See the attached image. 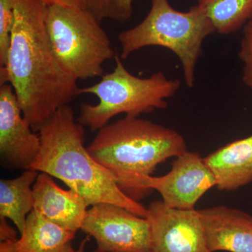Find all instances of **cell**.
<instances>
[{"mask_svg": "<svg viewBox=\"0 0 252 252\" xmlns=\"http://www.w3.org/2000/svg\"><path fill=\"white\" fill-rule=\"evenodd\" d=\"M46 5L18 0L7 62L0 67V84L12 86L23 117L32 129L77 95V81L54 54L46 30Z\"/></svg>", "mask_w": 252, "mask_h": 252, "instance_id": "obj_1", "label": "cell"}, {"mask_svg": "<svg viewBox=\"0 0 252 252\" xmlns=\"http://www.w3.org/2000/svg\"><path fill=\"white\" fill-rule=\"evenodd\" d=\"M34 130L40 137L41 148L29 170L62 181L89 206L113 204L147 218V208L124 193L112 174L91 157L84 145V126L69 104L58 109Z\"/></svg>", "mask_w": 252, "mask_h": 252, "instance_id": "obj_2", "label": "cell"}, {"mask_svg": "<svg viewBox=\"0 0 252 252\" xmlns=\"http://www.w3.org/2000/svg\"><path fill=\"white\" fill-rule=\"evenodd\" d=\"M94 160L108 170L121 189L139 202L140 182L159 164L187 151L183 136L173 129L139 117L126 116L99 129L88 147Z\"/></svg>", "mask_w": 252, "mask_h": 252, "instance_id": "obj_3", "label": "cell"}, {"mask_svg": "<svg viewBox=\"0 0 252 252\" xmlns=\"http://www.w3.org/2000/svg\"><path fill=\"white\" fill-rule=\"evenodd\" d=\"M214 33L213 25L198 4L182 12L174 9L168 0H152V7L143 21L118 36L120 57L127 59L147 46L166 48L178 57L186 85L192 89L203 41Z\"/></svg>", "mask_w": 252, "mask_h": 252, "instance_id": "obj_4", "label": "cell"}, {"mask_svg": "<svg viewBox=\"0 0 252 252\" xmlns=\"http://www.w3.org/2000/svg\"><path fill=\"white\" fill-rule=\"evenodd\" d=\"M112 72L102 76L94 85L79 88L77 95L91 94L99 99L97 104L82 103L78 122L91 130L98 131L113 117L121 114L139 117L168 107L167 99L175 96L181 87L178 79H168L162 72L141 78L131 74L116 55Z\"/></svg>", "mask_w": 252, "mask_h": 252, "instance_id": "obj_5", "label": "cell"}, {"mask_svg": "<svg viewBox=\"0 0 252 252\" xmlns=\"http://www.w3.org/2000/svg\"><path fill=\"white\" fill-rule=\"evenodd\" d=\"M45 22L54 54L69 75L77 81L103 76L104 63L116 54L107 32L90 11L49 5Z\"/></svg>", "mask_w": 252, "mask_h": 252, "instance_id": "obj_6", "label": "cell"}, {"mask_svg": "<svg viewBox=\"0 0 252 252\" xmlns=\"http://www.w3.org/2000/svg\"><path fill=\"white\" fill-rule=\"evenodd\" d=\"M81 230L94 239L95 252H152L148 220L118 205H92Z\"/></svg>", "mask_w": 252, "mask_h": 252, "instance_id": "obj_7", "label": "cell"}, {"mask_svg": "<svg viewBox=\"0 0 252 252\" xmlns=\"http://www.w3.org/2000/svg\"><path fill=\"white\" fill-rule=\"evenodd\" d=\"M216 186V179L204 158L189 151L177 157L166 175L147 176L140 182L144 196L157 190L166 206L180 210H194L199 199Z\"/></svg>", "mask_w": 252, "mask_h": 252, "instance_id": "obj_8", "label": "cell"}, {"mask_svg": "<svg viewBox=\"0 0 252 252\" xmlns=\"http://www.w3.org/2000/svg\"><path fill=\"white\" fill-rule=\"evenodd\" d=\"M147 212L152 252H210L198 210L170 208L157 200Z\"/></svg>", "mask_w": 252, "mask_h": 252, "instance_id": "obj_9", "label": "cell"}, {"mask_svg": "<svg viewBox=\"0 0 252 252\" xmlns=\"http://www.w3.org/2000/svg\"><path fill=\"white\" fill-rule=\"evenodd\" d=\"M11 84L0 87V157L6 169L29 170L41 148L39 134L32 131Z\"/></svg>", "mask_w": 252, "mask_h": 252, "instance_id": "obj_10", "label": "cell"}, {"mask_svg": "<svg viewBox=\"0 0 252 252\" xmlns=\"http://www.w3.org/2000/svg\"><path fill=\"white\" fill-rule=\"evenodd\" d=\"M198 211L210 252H252V215L224 205Z\"/></svg>", "mask_w": 252, "mask_h": 252, "instance_id": "obj_11", "label": "cell"}, {"mask_svg": "<svg viewBox=\"0 0 252 252\" xmlns=\"http://www.w3.org/2000/svg\"><path fill=\"white\" fill-rule=\"evenodd\" d=\"M32 190L34 211L74 233L81 230L89 206L79 193L61 188L44 172H39Z\"/></svg>", "mask_w": 252, "mask_h": 252, "instance_id": "obj_12", "label": "cell"}, {"mask_svg": "<svg viewBox=\"0 0 252 252\" xmlns=\"http://www.w3.org/2000/svg\"><path fill=\"white\" fill-rule=\"evenodd\" d=\"M220 190L233 191L252 182V135L233 141L204 158Z\"/></svg>", "mask_w": 252, "mask_h": 252, "instance_id": "obj_13", "label": "cell"}, {"mask_svg": "<svg viewBox=\"0 0 252 252\" xmlns=\"http://www.w3.org/2000/svg\"><path fill=\"white\" fill-rule=\"evenodd\" d=\"M75 235L33 210L28 215L16 246L19 252H61Z\"/></svg>", "mask_w": 252, "mask_h": 252, "instance_id": "obj_14", "label": "cell"}, {"mask_svg": "<svg viewBox=\"0 0 252 252\" xmlns=\"http://www.w3.org/2000/svg\"><path fill=\"white\" fill-rule=\"evenodd\" d=\"M39 174L36 170H26L16 178L0 180V217L11 220L20 235L28 215L34 210L32 187Z\"/></svg>", "mask_w": 252, "mask_h": 252, "instance_id": "obj_15", "label": "cell"}, {"mask_svg": "<svg viewBox=\"0 0 252 252\" xmlns=\"http://www.w3.org/2000/svg\"><path fill=\"white\" fill-rule=\"evenodd\" d=\"M215 32L234 34L252 20V0H198Z\"/></svg>", "mask_w": 252, "mask_h": 252, "instance_id": "obj_16", "label": "cell"}, {"mask_svg": "<svg viewBox=\"0 0 252 252\" xmlns=\"http://www.w3.org/2000/svg\"><path fill=\"white\" fill-rule=\"evenodd\" d=\"M86 9L97 18L125 23L132 17L133 0H86Z\"/></svg>", "mask_w": 252, "mask_h": 252, "instance_id": "obj_17", "label": "cell"}, {"mask_svg": "<svg viewBox=\"0 0 252 252\" xmlns=\"http://www.w3.org/2000/svg\"><path fill=\"white\" fill-rule=\"evenodd\" d=\"M16 1L0 0V66L7 62L14 23V7Z\"/></svg>", "mask_w": 252, "mask_h": 252, "instance_id": "obj_18", "label": "cell"}, {"mask_svg": "<svg viewBox=\"0 0 252 252\" xmlns=\"http://www.w3.org/2000/svg\"><path fill=\"white\" fill-rule=\"evenodd\" d=\"M238 57L243 64L242 80L252 91V20L243 28Z\"/></svg>", "mask_w": 252, "mask_h": 252, "instance_id": "obj_19", "label": "cell"}, {"mask_svg": "<svg viewBox=\"0 0 252 252\" xmlns=\"http://www.w3.org/2000/svg\"><path fill=\"white\" fill-rule=\"evenodd\" d=\"M0 239L1 242L18 240L16 238V232L8 224L6 219L3 217H0Z\"/></svg>", "mask_w": 252, "mask_h": 252, "instance_id": "obj_20", "label": "cell"}, {"mask_svg": "<svg viewBox=\"0 0 252 252\" xmlns=\"http://www.w3.org/2000/svg\"><path fill=\"white\" fill-rule=\"evenodd\" d=\"M46 5L57 4L70 7L86 9V0H41Z\"/></svg>", "mask_w": 252, "mask_h": 252, "instance_id": "obj_21", "label": "cell"}, {"mask_svg": "<svg viewBox=\"0 0 252 252\" xmlns=\"http://www.w3.org/2000/svg\"><path fill=\"white\" fill-rule=\"evenodd\" d=\"M17 240L1 241L0 243V252H19L16 246Z\"/></svg>", "mask_w": 252, "mask_h": 252, "instance_id": "obj_22", "label": "cell"}, {"mask_svg": "<svg viewBox=\"0 0 252 252\" xmlns=\"http://www.w3.org/2000/svg\"><path fill=\"white\" fill-rule=\"evenodd\" d=\"M89 237L90 236H88L87 238L82 240V242H81L77 250H75V249L73 248L72 243H69V245L64 248V250H63L61 252H84V248H85L86 243H87V242L89 240Z\"/></svg>", "mask_w": 252, "mask_h": 252, "instance_id": "obj_23", "label": "cell"}, {"mask_svg": "<svg viewBox=\"0 0 252 252\" xmlns=\"http://www.w3.org/2000/svg\"><path fill=\"white\" fill-rule=\"evenodd\" d=\"M14 1H18V0H14Z\"/></svg>", "mask_w": 252, "mask_h": 252, "instance_id": "obj_24", "label": "cell"}]
</instances>
